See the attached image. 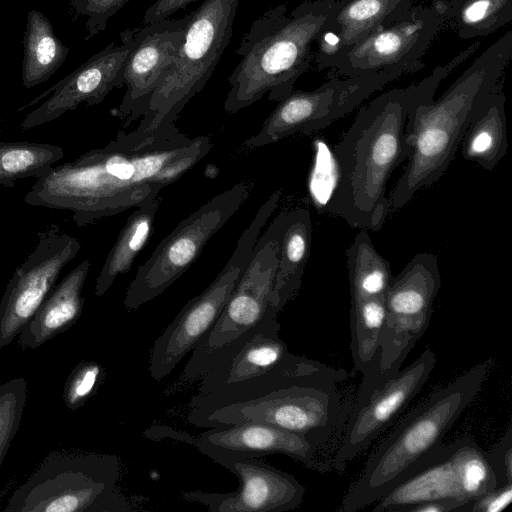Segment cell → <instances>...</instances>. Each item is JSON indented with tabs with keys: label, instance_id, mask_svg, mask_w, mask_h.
Masks as SVG:
<instances>
[{
	"label": "cell",
	"instance_id": "33",
	"mask_svg": "<svg viewBox=\"0 0 512 512\" xmlns=\"http://www.w3.org/2000/svg\"><path fill=\"white\" fill-rule=\"evenodd\" d=\"M27 399V381L13 378L0 385V468L20 427Z\"/></svg>",
	"mask_w": 512,
	"mask_h": 512
},
{
	"label": "cell",
	"instance_id": "22",
	"mask_svg": "<svg viewBox=\"0 0 512 512\" xmlns=\"http://www.w3.org/2000/svg\"><path fill=\"white\" fill-rule=\"evenodd\" d=\"M277 318H266L219 364L201 378L199 395L280 370L300 356L291 353L279 336Z\"/></svg>",
	"mask_w": 512,
	"mask_h": 512
},
{
	"label": "cell",
	"instance_id": "34",
	"mask_svg": "<svg viewBox=\"0 0 512 512\" xmlns=\"http://www.w3.org/2000/svg\"><path fill=\"white\" fill-rule=\"evenodd\" d=\"M105 378V370L96 361H82L70 372L63 389L66 407L76 411L98 390Z\"/></svg>",
	"mask_w": 512,
	"mask_h": 512
},
{
	"label": "cell",
	"instance_id": "6",
	"mask_svg": "<svg viewBox=\"0 0 512 512\" xmlns=\"http://www.w3.org/2000/svg\"><path fill=\"white\" fill-rule=\"evenodd\" d=\"M487 372V363L471 368L410 411L370 454L337 510L354 512L374 504L438 447L480 391Z\"/></svg>",
	"mask_w": 512,
	"mask_h": 512
},
{
	"label": "cell",
	"instance_id": "21",
	"mask_svg": "<svg viewBox=\"0 0 512 512\" xmlns=\"http://www.w3.org/2000/svg\"><path fill=\"white\" fill-rule=\"evenodd\" d=\"M206 456L225 455L261 458L284 454L318 473H327L332 460L323 455V448L309 438L272 425L239 423L213 427L200 434L195 442Z\"/></svg>",
	"mask_w": 512,
	"mask_h": 512
},
{
	"label": "cell",
	"instance_id": "9",
	"mask_svg": "<svg viewBox=\"0 0 512 512\" xmlns=\"http://www.w3.org/2000/svg\"><path fill=\"white\" fill-rule=\"evenodd\" d=\"M240 0H202L192 11L184 40L157 84L138 129L175 124L188 102L206 85L230 43Z\"/></svg>",
	"mask_w": 512,
	"mask_h": 512
},
{
	"label": "cell",
	"instance_id": "4",
	"mask_svg": "<svg viewBox=\"0 0 512 512\" xmlns=\"http://www.w3.org/2000/svg\"><path fill=\"white\" fill-rule=\"evenodd\" d=\"M512 32L489 46L437 100L412 108L406 122L407 165L389 194L391 211L435 184L454 160L479 102L500 81L511 58Z\"/></svg>",
	"mask_w": 512,
	"mask_h": 512
},
{
	"label": "cell",
	"instance_id": "3",
	"mask_svg": "<svg viewBox=\"0 0 512 512\" xmlns=\"http://www.w3.org/2000/svg\"><path fill=\"white\" fill-rule=\"evenodd\" d=\"M347 373L300 356L272 373L189 402L188 421L201 428L262 423L303 435L326 449L342 414L338 383Z\"/></svg>",
	"mask_w": 512,
	"mask_h": 512
},
{
	"label": "cell",
	"instance_id": "1",
	"mask_svg": "<svg viewBox=\"0 0 512 512\" xmlns=\"http://www.w3.org/2000/svg\"><path fill=\"white\" fill-rule=\"evenodd\" d=\"M212 149L208 136L189 138L175 124L120 131L101 148L52 167L24 201L68 210L78 227L141 206L179 180Z\"/></svg>",
	"mask_w": 512,
	"mask_h": 512
},
{
	"label": "cell",
	"instance_id": "23",
	"mask_svg": "<svg viewBox=\"0 0 512 512\" xmlns=\"http://www.w3.org/2000/svg\"><path fill=\"white\" fill-rule=\"evenodd\" d=\"M415 0H335L316 40L315 63L326 60L362 41L395 20Z\"/></svg>",
	"mask_w": 512,
	"mask_h": 512
},
{
	"label": "cell",
	"instance_id": "13",
	"mask_svg": "<svg viewBox=\"0 0 512 512\" xmlns=\"http://www.w3.org/2000/svg\"><path fill=\"white\" fill-rule=\"evenodd\" d=\"M441 287L436 255L416 254L393 277L385 295V324L378 365L365 372L377 379L395 375L430 322L435 297Z\"/></svg>",
	"mask_w": 512,
	"mask_h": 512
},
{
	"label": "cell",
	"instance_id": "17",
	"mask_svg": "<svg viewBox=\"0 0 512 512\" xmlns=\"http://www.w3.org/2000/svg\"><path fill=\"white\" fill-rule=\"evenodd\" d=\"M80 248L75 237L57 227L39 234L33 251L14 271L1 298L0 349L20 334Z\"/></svg>",
	"mask_w": 512,
	"mask_h": 512
},
{
	"label": "cell",
	"instance_id": "18",
	"mask_svg": "<svg viewBox=\"0 0 512 512\" xmlns=\"http://www.w3.org/2000/svg\"><path fill=\"white\" fill-rule=\"evenodd\" d=\"M210 459L239 479V488L229 493L182 491L181 497L212 512H283L298 508L305 487L291 474L260 458L211 455Z\"/></svg>",
	"mask_w": 512,
	"mask_h": 512
},
{
	"label": "cell",
	"instance_id": "12",
	"mask_svg": "<svg viewBox=\"0 0 512 512\" xmlns=\"http://www.w3.org/2000/svg\"><path fill=\"white\" fill-rule=\"evenodd\" d=\"M250 191V183L238 182L183 219L139 266L126 291L124 307L138 309L179 279L197 260L207 242L244 204Z\"/></svg>",
	"mask_w": 512,
	"mask_h": 512
},
{
	"label": "cell",
	"instance_id": "16",
	"mask_svg": "<svg viewBox=\"0 0 512 512\" xmlns=\"http://www.w3.org/2000/svg\"><path fill=\"white\" fill-rule=\"evenodd\" d=\"M436 364L429 348L395 375L377 379L363 375L355 402L348 414L342 439L332 460L339 473L365 451L408 405L428 380Z\"/></svg>",
	"mask_w": 512,
	"mask_h": 512
},
{
	"label": "cell",
	"instance_id": "31",
	"mask_svg": "<svg viewBox=\"0 0 512 512\" xmlns=\"http://www.w3.org/2000/svg\"><path fill=\"white\" fill-rule=\"evenodd\" d=\"M351 354L355 368L365 373L378 365L385 324V297H351Z\"/></svg>",
	"mask_w": 512,
	"mask_h": 512
},
{
	"label": "cell",
	"instance_id": "24",
	"mask_svg": "<svg viewBox=\"0 0 512 512\" xmlns=\"http://www.w3.org/2000/svg\"><path fill=\"white\" fill-rule=\"evenodd\" d=\"M89 270L90 261L83 260L53 288L18 335L20 347L35 349L76 323L85 302L82 289Z\"/></svg>",
	"mask_w": 512,
	"mask_h": 512
},
{
	"label": "cell",
	"instance_id": "20",
	"mask_svg": "<svg viewBox=\"0 0 512 512\" xmlns=\"http://www.w3.org/2000/svg\"><path fill=\"white\" fill-rule=\"evenodd\" d=\"M191 14L133 29L132 47L121 72V84L126 91L118 108L120 116L131 120L143 116L184 40Z\"/></svg>",
	"mask_w": 512,
	"mask_h": 512
},
{
	"label": "cell",
	"instance_id": "26",
	"mask_svg": "<svg viewBox=\"0 0 512 512\" xmlns=\"http://www.w3.org/2000/svg\"><path fill=\"white\" fill-rule=\"evenodd\" d=\"M312 232L309 210H287L273 288V306L278 313L295 297L301 287L311 252Z\"/></svg>",
	"mask_w": 512,
	"mask_h": 512
},
{
	"label": "cell",
	"instance_id": "11",
	"mask_svg": "<svg viewBox=\"0 0 512 512\" xmlns=\"http://www.w3.org/2000/svg\"><path fill=\"white\" fill-rule=\"evenodd\" d=\"M281 196L282 190H276L260 206L221 272L203 292L183 306L156 339L149 365L153 379L160 381L167 377L213 327L249 264L256 242Z\"/></svg>",
	"mask_w": 512,
	"mask_h": 512
},
{
	"label": "cell",
	"instance_id": "7",
	"mask_svg": "<svg viewBox=\"0 0 512 512\" xmlns=\"http://www.w3.org/2000/svg\"><path fill=\"white\" fill-rule=\"evenodd\" d=\"M117 455L53 451L11 494L5 512H126Z\"/></svg>",
	"mask_w": 512,
	"mask_h": 512
},
{
	"label": "cell",
	"instance_id": "28",
	"mask_svg": "<svg viewBox=\"0 0 512 512\" xmlns=\"http://www.w3.org/2000/svg\"><path fill=\"white\" fill-rule=\"evenodd\" d=\"M158 197L134 208L108 253L96 279L95 296H103L116 278L127 273L150 238L158 210Z\"/></svg>",
	"mask_w": 512,
	"mask_h": 512
},
{
	"label": "cell",
	"instance_id": "39",
	"mask_svg": "<svg viewBox=\"0 0 512 512\" xmlns=\"http://www.w3.org/2000/svg\"><path fill=\"white\" fill-rule=\"evenodd\" d=\"M1 132H2V131H1V129H0V134H1Z\"/></svg>",
	"mask_w": 512,
	"mask_h": 512
},
{
	"label": "cell",
	"instance_id": "36",
	"mask_svg": "<svg viewBox=\"0 0 512 512\" xmlns=\"http://www.w3.org/2000/svg\"><path fill=\"white\" fill-rule=\"evenodd\" d=\"M512 501V483L497 486L467 503L461 512H500Z\"/></svg>",
	"mask_w": 512,
	"mask_h": 512
},
{
	"label": "cell",
	"instance_id": "14",
	"mask_svg": "<svg viewBox=\"0 0 512 512\" xmlns=\"http://www.w3.org/2000/svg\"><path fill=\"white\" fill-rule=\"evenodd\" d=\"M442 27L443 16L437 7L413 5L319 68H332L344 77L413 73L424 66L422 57Z\"/></svg>",
	"mask_w": 512,
	"mask_h": 512
},
{
	"label": "cell",
	"instance_id": "8",
	"mask_svg": "<svg viewBox=\"0 0 512 512\" xmlns=\"http://www.w3.org/2000/svg\"><path fill=\"white\" fill-rule=\"evenodd\" d=\"M283 210L260 234L253 255L213 327L191 351L177 386L201 379L266 318H278L273 288L286 222Z\"/></svg>",
	"mask_w": 512,
	"mask_h": 512
},
{
	"label": "cell",
	"instance_id": "32",
	"mask_svg": "<svg viewBox=\"0 0 512 512\" xmlns=\"http://www.w3.org/2000/svg\"><path fill=\"white\" fill-rule=\"evenodd\" d=\"M63 156V149L53 144L0 142V185L12 188L19 179L41 178Z\"/></svg>",
	"mask_w": 512,
	"mask_h": 512
},
{
	"label": "cell",
	"instance_id": "10",
	"mask_svg": "<svg viewBox=\"0 0 512 512\" xmlns=\"http://www.w3.org/2000/svg\"><path fill=\"white\" fill-rule=\"evenodd\" d=\"M499 486L488 452L471 437L439 445L386 492L373 507L375 512H411L420 504L451 500L461 505Z\"/></svg>",
	"mask_w": 512,
	"mask_h": 512
},
{
	"label": "cell",
	"instance_id": "25",
	"mask_svg": "<svg viewBox=\"0 0 512 512\" xmlns=\"http://www.w3.org/2000/svg\"><path fill=\"white\" fill-rule=\"evenodd\" d=\"M506 98L498 82L479 102L460 144L464 159L491 171L508 149Z\"/></svg>",
	"mask_w": 512,
	"mask_h": 512
},
{
	"label": "cell",
	"instance_id": "37",
	"mask_svg": "<svg viewBox=\"0 0 512 512\" xmlns=\"http://www.w3.org/2000/svg\"><path fill=\"white\" fill-rule=\"evenodd\" d=\"M488 452L498 478L499 486L512 483V427Z\"/></svg>",
	"mask_w": 512,
	"mask_h": 512
},
{
	"label": "cell",
	"instance_id": "19",
	"mask_svg": "<svg viewBox=\"0 0 512 512\" xmlns=\"http://www.w3.org/2000/svg\"><path fill=\"white\" fill-rule=\"evenodd\" d=\"M121 43L108 44L77 69L53 85L23 108L47 99L26 115L23 129H31L51 122L81 103L94 106L101 103L114 88H121V72L132 47L133 29L120 34Z\"/></svg>",
	"mask_w": 512,
	"mask_h": 512
},
{
	"label": "cell",
	"instance_id": "35",
	"mask_svg": "<svg viewBox=\"0 0 512 512\" xmlns=\"http://www.w3.org/2000/svg\"><path fill=\"white\" fill-rule=\"evenodd\" d=\"M129 0H69L77 15L86 17L84 40L104 31L108 20Z\"/></svg>",
	"mask_w": 512,
	"mask_h": 512
},
{
	"label": "cell",
	"instance_id": "29",
	"mask_svg": "<svg viewBox=\"0 0 512 512\" xmlns=\"http://www.w3.org/2000/svg\"><path fill=\"white\" fill-rule=\"evenodd\" d=\"M443 26L461 39L483 37L512 20V0H438Z\"/></svg>",
	"mask_w": 512,
	"mask_h": 512
},
{
	"label": "cell",
	"instance_id": "27",
	"mask_svg": "<svg viewBox=\"0 0 512 512\" xmlns=\"http://www.w3.org/2000/svg\"><path fill=\"white\" fill-rule=\"evenodd\" d=\"M22 84L33 88L47 81L65 62L69 48L56 36L47 16L30 10L23 37Z\"/></svg>",
	"mask_w": 512,
	"mask_h": 512
},
{
	"label": "cell",
	"instance_id": "2",
	"mask_svg": "<svg viewBox=\"0 0 512 512\" xmlns=\"http://www.w3.org/2000/svg\"><path fill=\"white\" fill-rule=\"evenodd\" d=\"M480 41L437 66L420 82L390 89L364 105L333 146L337 178L326 204L329 214L349 225L378 231L391 212L387 184L392 172L410 155L406 122L412 108L434 99L448 74L471 56Z\"/></svg>",
	"mask_w": 512,
	"mask_h": 512
},
{
	"label": "cell",
	"instance_id": "5",
	"mask_svg": "<svg viewBox=\"0 0 512 512\" xmlns=\"http://www.w3.org/2000/svg\"><path fill=\"white\" fill-rule=\"evenodd\" d=\"M335 0H304L287 14V5L267 9L250 25L236 50L239 63L227 79L224 110L236 113L266 93L278 102L307 71L316 42Z\"/></svg>",
	"mask_w": 512,
	"mask_h": 512
},
{
	"label": "cell",
	"instance_id": "38",
	"mask_svg": "<svg viewBox=\"0 0 512 512\" xmlns=\"http://www.w3.org/2000/svg\"><path fill=\"white\" fill-rule=\"evenodd\" d=\"M198 0H156L144 13L143 25L170 18L177 11Z\"/></svg>",
	"mask_w": 512,
	"mask_h": 512
},
{
	"label": "cell",
	"instance_id": "30",
	"mask_svg": "<svg viewBox=\"0 0 512 512\" xmlns=\"http://www.w3.org/2000/svg\"><path fill=\"white\" fill-rule=\"evenodd\" d=\"M351 297H385L392 282L389 262L374 247L367 230L360 229L346 251Z\"/></svg>",
	"mask_w": 512,
	"mask_h": 512
},
{
	"label": "cell",
	"instance_id": "15",
	"mask_svg": "<svg viewBox=\"0 0 512 512\" xmlns=\"http://www.w3.org/2000/svg\"><path fill=\"white\" fill-rule=\"evenodd\" d=\"M396 78L390 73L335 76L314 90H293L278 101L261 129L246 139L244 146L259 148L297 133L322 130Z\"/></svg>",
	"mask_w": 512,
	"mask_h": 512
}]
</instances>
